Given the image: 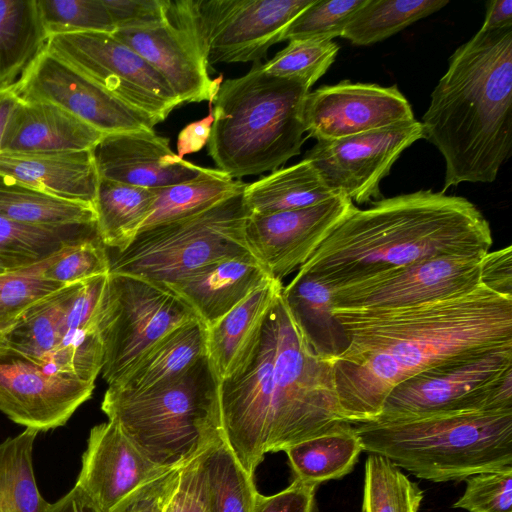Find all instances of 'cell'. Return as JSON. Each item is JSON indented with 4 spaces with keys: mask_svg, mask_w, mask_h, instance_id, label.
Masks as SVG:
<instances>
[{
    "mask_svg": "<svg viewBox=\"0 0 512 512\" xmlns=\"http://www.w3.org/2000/svg\"><path fill=\"white\" fill-rule=\"evenodd\" d=\"M104 349L98 328L66 332L48 356L45 367L52 372L94 383L102 370Z\"/></svg>",
    "mask_w": 512,
    "mask_h": 512,
    "instance_id": "obj_42",
    "label": "cell"
},
{
    "mask_svg": "<svg viewBox=\"0 0 512 512\" xmlns=\"http://www.w3.org/2000/svg\"><path fill=\"white\" fill-rule=\"evenodd\" d=\"M37 2L48 36L74 32L113 33L116 30L103 0H37Z\"/></svg>",
    "mask_w": 512,
    "mask_h": 512,
    "instance_id": "obj_43",
    "label": "cell"
},
{
    "mask_svg": "<svg viewBox=\"0 0 512 512\" xmlns=\"http://www.w3.org/2000/svg\"><path fill=\"white\" fill-rule=\"evenodd\" d=\"M61 248L43 259L0 273V334L32 305L64 287L45 276Z\"/></svg>",
    "mask_w": 512,
    "mask_h": 512,
    "instance_id": "obj_40",
    "label": "cell"
},
{
    "mask_svg": "<svg viewBox=\"0 0 512 512\" xmlns=\"http://www.w3.org/2000/svg\"><path fill=\"white\" fill-rule=\"evenodd\" d=\"M420 123L445 160L440 192L497 178L512 148V27L478 31L454 51Z\"/></svg>",
    "mask_w": 512,
    "mask_h": 512,
    "instance_id": "obj_4",
    "label": "cell"
},
{
    "mask_svg": "<svg viewBox=\"0 0 512 512\" xmlns=\"http://www.w3.org/2000/svg\"><path fill=\"white\" fill-rule=\"evenodd\" d=\"M482 257H435L347 282L331 290L333 307L402 308L469 292Z\"/></svg>",
    "mask_w": 512,
    "mask_h": 512,
    "instance_id": "obj_13",
    "label": "cell"
},
{
    "mask_svg": "<svg viewBox=\"0 0 512 512\" xmlns=\"http://www.w3.org/2000/svg\"><path fill=\"white\" fill-rule=\"evenodd\" d=\"M157 198V189L99 178L94 202L96 229L106 248H126L140 231Z\"/></svg>",
    "mask_w": 512,
    "mask_h": 512,
    "instance_id": "obj_30",
    "label": "cell"
},
{
    "mask_svg": "<svg viewBox=\"0 0 512 512\" xmlns=\"http://www.w3.org/2000/svg\"><path fill=\"white\" fill-rule=\"evenodd\" d=\"M0 217L40 227L96 225L94 206L51 196L2 174Z\"/></svg>",
    "mask_w": 512,
    "mask_h": 512,
    "instance_id": "obj_33",
    "label": "cell"
},
{
    "mask_svg": "<svg viewBox=\"0 0 512 512\" xmlns=\"http://www.w3.org/2000/svg\"><path fill=\"white\" fill-rule=\"evenodd\" d=\"M355 204L338 194L314 206L250 214L245 228L252 255L281 281L297 271Z\"/></svg>",
    "mask_w": 512,
    "mask_h": 512,
    "instance_id": "obj_18",
    "label": "cell"
},
{
    "mask_svg": "<svg viewBox=\"0 0 512 512\" xmlns=\"http://www.w3.org/2000/svg\"><path fill=\"white\" fill-rule=\"evenodd\" d=\"M0 336H1V334H0Z\"/></svg>",
    "mask_w": 512,
    "mask_h": 512,
    "instance_id": "obj_58",
    "label": "cell"
},
{
    "mask_svg": "<svg viewBox=\"0 0 512 512\" xmlns=\"http://www.w3.org/2000/svg\"><path fill=\"white\" fill-rule=\"evenodd\" d=\"M45 49L159 123L181 104L159 73L112 33L55 34L49 36Z\"/></svg>",
    "mask_w": 512,
    "mask_h": 512,
    "instance_id": "obj_12",
    "label": "cell"
},
{
    "mask_svg": "<svg viewBox=\"0 0 512 512\" xmlns=\"http://www.w3.org/2000/svg\"><path fill=\"white\" fill-rule=\"evenodd\" d=\"M208 512H252L258 491L225 441L203 454Z\"/></svg>",
    "mask_w": 512,
    "mask_h": 512,
    "instance_id": "obj_38",
    "label": "cell"
},
{
    "mask_svg": "<svg viewBox=\"0 0 512 512\" xmlns=\"http://www.w3.org/2000/svg\"><path fill=\"white\" fill-rule=\"evenodd\" d=\"M212 123L213 114L211 110L207 117L187 125L178 135L177 155L183 158L187 154L201 150L208 143Z\"/></svg>",
    "mask_w": 512,
    "mask_h": 512,
    "instance_id": "obj_52",
    "label": "cell"
},
{
    "mask_svg": "<svg viewBox=\"0 0 512 512\" xmlns=\"http://www.w3.org/2000/svg\"><path fill=\"white\" fill-rule=\"evenodd\" d=\"M0 174L51 196L92 206L99 183L92 150L0 152Z\"/></svg>",
    "mask_w": 512,
    "mask_h": 512,
    "instance_id": "obj_24",
    "label": "cell"
},
{
    "mask_svg": "<svg viewBox=\"0 0 512 512\" xmlns=\"http://www.w3.org/2000/svg\"><path fill=\"white\" fill-rule=\"evenodd\" d=\"M338 51L339 46L332 40L292 39L261 68L268 74L295 79L311 88L332 65Z\"/></svg>",
    "mask_w": 512,
    "mask_h": 512,
    "instance_id": "obj_41",
    "label": "cell"
},
{
    "mask_svg": "<svg viewBox=\"0 0 512 512\" xmlns=\"http://www.w3.org/2000/svg\"><path fill=\"white\" fill-rule=\"evenodd\" d=\"M492 242L489 222L468 199L419 190L354 205L297 272L332 290L430 258L482 257Z\"/></svg>",
    "mask_w": 512,
    "mask_h": 512,
    "instance_id": "obj_3",
    "label": "cell"
},
{
    "mask_svg": "<svg viewBox=\"0 0 512 512\" xmlns=\"http://www.w3.org/2000/svg\"><path fill=\"white\" fill-rule=\"evenodd\" d=\"M507 27H512V1H489L487 3L485 19L479 31L489 32Z\"/></svg>",
    "mask_w": 512,
    "mask_h": 512,
    "instance_id": "obj_53",
    "label": "cell"
},
{
    "mask_svg": "<svg viewBox=\"0 0 512 512\" xmlns=\"http://www.w3.org/2000/svg\"><path fill=\"white\" fill-rule=\"evenodd\" d=\"M442 0H366L352 15L341 37L358 46L380 42L442 9Z\"/></svg>",
    "mask_w": 512,
    "mask_h": 512,
    "instance_id": "obj_36",
    "label": "cell"
},
{
    "mask_svg": "<svg viewBox=\"0 0 512 512\" xmlns=\"http://www.w3.org/2000/svg\"><path fill=\"white\" fill-rule=\"evenodd\" d=\"M203 454L182 468L180 482L185 494L183 512H208Z\"/></svg>",
    "mask_w": 512,
    "mask_h": 512,
    "instance_id": "obj_51",
    "label": "cell"
},
{
    "mask_svg": "<svg viewBox=\"0 0 512 512\" xmlns=\"http://www.w3.org/2000/svg\"><path fill=\"white\" fill-rule=\"evenodd\" d=\"M92 154L99 178L150 189L194 179L205 170L178 156L169 139L154 130L104 135Z\"/></svg>",
    "mask_w": 512,
    "mask_h": 512,
    "instance_id": "obj_21",
    "label": "cell"
},
{
    "mask_svg": "<svg viewBox=\"0 0 512 512\" xmlns=\"http://www.w3.org/2000/svg\"><path fill=\"white\" fill-rule=\"evenodd\" d=\"M38 431L25 428L0 442V512H46L48 503L38 490L33 446Z\"/></svg>",
    "mask_w": 512,
    "mask_h": 512,
    "instance_id": "obj_35",
    "label": "cell"
},
{
    "mask_svg": "<svg viewBox=\"0 0 512 512\" xmlns=\"http://www.w3.org/2000/svg\"><path fill=\"white\" fill-rule=\"evenodd\" d=\"M362 448L432 482L512 466V410H466L353 424Z\"/></svg>",
    "mask_w": 512,
    "mask_h": 512,
    "instance_id": "obj_6",
    "label": "cell"
},
{
    "mask_svg": "<svg viewBox=\"0 0 512 512\" xmlns=\"http://www.w3.org/2000/svg\"><path fill=\"white\" fill-rule=\"evenodd\" d=\"M423 498L419 485L388 458L368 456L361 512H418Z\"/></svg>",
    "mask_w": 512,
    "mask_h": 512,
    "instance_id": "obj_39",
    "label": "cell"
},
{
    "mask_svg": "<svg viewBox=\"0 0 512 512\" xmlns=\"http://www.w3.org/2000/svg\"><path fill=\"white\" fill-rule=\"evenodd\" d=\"M207 354V327L196 318L165 335L109 387L147 390L179 376Z\"/></svg>",
    "mask_w": 512,
    "mask_h": 512,
    "instance_id": "obj_26",
    "label": "cell"
},
{
    "mask_svg": "<svg viewBox=\"0 0 512 512\" xmlns=\"http://www.w3.org/2000/svg\"><path fill=\"white\" fill-rule=\"evenodd\" d=\"M171 469L149 460L108 420L90 430L74 486L98 512H114L132 494Z\"/></svg>",
    "mask_w": 512,
    "mask_h": 512,
    "instance_id": "obj_19",
    "label": "cell"
},
{
    "mask_svg": "<svg viewBox=\"0 0 512 512\" xmlns=\"http://www.w3.org/2000/svg\"><path fill=\"white\" fill-rule=\"evenodd\" d=\"M480 283L491 290L512 295V248L488 251L480 260Z\"/></svg>",
    "mask_w": 512,
    "mask_h": 512,
    "instance_id": "obj_50",
    "label": "cell"
},
{
    "mask_svg": "<svg viewBox=\"0 0 512 512\" xmlns=\"http://www.w3.org/2000/svg\"><path fill=\"white\" fill-rule=\"evenodd\" d=\"M362 451L360 436L349 422L284 450L295 479L314 487L350 473Z\"/></svg>",
    "mask_w": 512,
    "mask_h": 512,
    "instance_id": "obj_27",
    "label": "cell"
},
{
    "mask_svg": "<svg viewBox=\"0 0 512 512\" xmlns=\"http://www.w3.org/2000/svg\"><path fill=\"white\" fill-rule=\"evenodd\" d=\"M219 397L225 442L253 478L265 454L346 422L330 360L313 347L282 290L246 362L220 380Z\"/></svg>",
    "mask_w": 512,
    "mask_h": 512,
    "instance_id": "obj_2",
    "label": "cell"
},
{
    "mask_svg": "<svg viewBox=\"0 0 512 512\" xmlns=\"http://www.w3.org/2000/svg\"><path fill=\"white\" fill-rule=\"evenodd\" d=\"M314 0L170 1L168 15L209 64L257 62Z\"/></svg>",
    "mask_w": 512,
    "mask_h": 512,
    "instance_id": "obj_10",
    "label": "cell"
},
{
    "mask_svg": "<svg viewBox=\"0 0 512 512\" xmlns=\"http://www.w3.org/2000/svg\"><path fill=\"white\" fill-rule=\"evenodd\" d=\"M282 288L281 281L268 279L207 328L208 356L220 380L234 374L246 362Z\"/></svg>",
    "mask_w": 512,
    "mask_h": 512,
    "instance_id": "obj_25",
    "label": "cell"
},
{
    "mask_svg": "<svg viewBox=\"0 0 512 512\" xmlns=\"http://www.w3.org/2000/svg\"><path fill=\"white\" fill-rule=\"evenodd\" d=\"M347 340L330 359L342 418L375 421L388 394L421 373L512 348V295L483 284L392 309L333 307Z\"/></svg>",
    "mask_w": 512,
    "mask_h": 512,
    "instance_id": "obj_1",
    "label": "cell"
},
{
    "mask_svg": "<svg viewBox=\"0 0 512 512\" xmlns=\"http://www.w3.org/2000/svg\"><path fill=\"white\" fill-rule=\"evenodd\" d=\"M19 101L15 84L0 88V151L7 124Z\"/></svg>",
    "mask_w": 512,
    "mask_h": 512,
    "instance_id": "obj_55",
    "label": "cell"
},
{
    "mask_svg": "<svg viewBox=\"0 0 512 512\" xmlns=\"http://www.w3.org/2000/svg\"><path fill=\"white\" fill-rule=\"evenodd\" d=\"M7 270V268L4 266V264L0 261V273Z\"/></svg>",
    "mask_w": 512,
    "mask_h": 512,
    "instance_id": "obj_57",
    "label": "cell"
},
{
    "mask_svg": "<svg viewBox=\"0 0 512 512\" xmlns=\"http://www.w3.org/2000/svg\"><path fill=\"white\" fill-rule=\"evenodd\" d=\"M305 133L317 141L334 140L407 123L414 114L396 85L348 80L308 92L303 104Z\"/></svg>",
    "mask_w": 512,
    "mask_h": 512,
    "instance_id": "obj_17",
    "label": "cell"
},
{
    "mask_svg": "<svg viewBox=\"0 0 512 512\" xmlns=\"http://www.w3.org/2000/svg\"><path fill=\"white\" fill-rule=\"evenodd\" d=\"M79 283L66 285L32 305L1 334L0 346L45 367L64 337L66 315Z\"/></svg>",
    "mask_w": 512,
    "mask_h": 512,
    "instance_id": "obj_29",
    "label": "cell"
},
{
    "mask_svg": "<svg viewBox=\"0 0 512 512\" xmlns=\"http://www.w3.org/2000/svg\"><path fill=\"white\" fill-rule=\"evenodd\" d=\"M196 318L167 286L110 272L98 317L104 349L103 379L108 386L115 384L165 335Z\"/></svg>",
    "mask_w": 512,
    "mask_h": 512,
    "instance_id": "obj_9",
    "label": "cell"
},
{
    "mask_svg": "<svg viewBox=\"0 0 512 512\" xmlns=\"http://www.w3.org/2000/svg\"><path fill=\"white\" fill-rule=\"evenodd\" d=\"M184 488L179 481V485L177 487V490L173 494L172 498L170 499L169 503L167 504L164 512H183L184 509Z\"/></svg>",
    "mask_w": 512,
    "mask_h": 512,
    "instance_id": "obj_56",
    "label": "cell"
},
{
    "mask_svg": "<svg viewBox=\"0 0 512 512\" xmlns=\"http://www.w3.org/2000/svg\"><path fill=\"white\" fill-rule=\"evenodd\" d=\"M46 512H98L86 496L73 487L55 503H50Z\"/></svg>",
    "mask_w": 512,
    "mask_h": 512,
    "instance_id": "obj_54",
    "label": "cell"
},
{
    "mask_svg": "<svg viewBox=\"0 0 512 512\" xmlns=\"http://www.w3.org/2000/svg\"><path fill=\"white\" fill-rule=\"evenodd\" d=\"M98 236L96 225L40 227L0 217V261L9 269L43 259L66 244Z\"/></svg>",
    "mask_w": 512,
    "mask_h": 512,
    "instance_id": "obj_37",
    "label": "cell"
},
{
    "mask_svg": "<svg viewBox=\"0 0 512 512\" xmlns=\"http://www.w3.org/2000/svg\"><path fill=\"white\" fill-rule=\"evenodd\" d=\"M336 195L305 159L246 184L243 191V199L250 214L306 208Z\"/></svg>",
    "mask_w": 512,
    "mask_h": 512,
    "instance_id": "obj_28",
    "label": "cell"
},
{
    "mask_svg": "<svg viewBox=\"0 0 512 512\" xmlns=\"http://www.w3.org/2000/svg\"><path fill=\"white\" fill-rule=\"evenodd\" d=\"M309 90L301 81L266 73L258 63L245 75L221 82L207 143L217 169L240 179L272 172L298 155Z\"/></svg>",
    "mask_w": 512,
    "mask_h": 512,
    "instance_id": "obj_5",
    "label": "cell"
},
{
    "mask_svg": "<svg viewBox=\"0 0 512 512\" xmlns=\"http://www.w3.org/2000/svg\"><path fill=\"white\" fill-rule=\"evenodd\" d=\"M112 34L159 73L181 104L213 101L222 76H209L208 64L193 39L169 15L153 24L117 28Z\"/></svg>",
    "mask_w": 512,
    "mask_h": 512,
    "instance_id": "obj_20",
    "label": "cell"
},
{
    "mask_svg": "<svg viewBox=\"0 0 512 512\" xmlns=\"http://www.w3.org/2000/svg\"><path fill=\"white\" fill-rule=\"evenodd\" d=\"M246 184L217 168H205L194 179L157 189V198L141 229L199 213L243 192Z\"/></svg>",
    "mask_w": 512,
    "mask_h": 512,
    "instance_id": "obj_34",
    "label": "cell"
},
{
    "mask_svg": "<svg viewBox=\"0 0 512 512\" xmlns=\"http://www.w3.org/2000/svg\"><path fill=\"white\" fill-rule=\"evenodd\" d=\"M48 37L37 0H0V88L15 84Z\"/></svg>",
    "mask_w": 512,
    "mask_h": 512,
    "instance_id": "obj_32",
    "label": "cell"
},
{
    "mask_svg": "<svg viewBox=\"0 0 512 512\" xmlns=\"http://www.w3.org/2000/svg\"><path fill=\"white\" fill-rule=\"evenodd\" d=\"M117 28L140 27L165 19L170 0H103Z\"/></svg>",
    "mask_w": 512,
    "mask_h": 512,
    "instance_id": "obj_48",
    "label": "cell"
},
{
    "mask_svg": "<svg viewBox=\"0 0 512 512\" xmlns=\"http://www.w3.org/2000/svg\"><path fill=\"white\" fill-rule=\"evenodd\" d=\"M249 215L241 192L199 213L141 229L126 248L109 255L110 272L169 286L218 260L250 256Z\"/></svg>",
    "mask_w": 512,
    "mask_h": 512,
    "instance_id": "obj_8",
    "label": "cell"
},
{
    "mask_svg": "<svg viewBox=\"0 0 512 512\" xmlns=\"http://www.w3.org/2000/svg\"><path fill=\"white\" fill-rule=\"evenodd\" d=\"M110 273V257L98 236L66 244L45 276L62 285H70Z\"/></svg>",
    "mask_w": 512,
    "mask_h": 512,
    "instance_id": "obj_45",
    "label": "cell"
},
{
    "mask_svg": "<svg viewBox=\"0 0 512 512\" xmlns=\"http://www.w3.org/2000/svg\"><path fill=\"white\" fill-rule=\"evenodd\" d=\"M94 388L0 346V411L18 425L38 432L63 426Z\"/></svg>",
    "mask_w": 512,
    "mask_h": 512,
    "instance_id": "obj_16",
    "label": "cell"
},
{
    "mask_svg": "<svg viewBox=\"0 0 512 512\" xmlns=\"http://www.w3.org/2000/svg\"><path fill=\"white\" fill-rule=\"evenodd\" d=\"M466 410H512V348L430 370L398 384L375 421Z\"/></svg>",
    "mask_w": 512,
    "mask_h": 512,
    "instance_id": "obj_11",
    "label": "cell"
},
{
    "mask_svg": "<svg viewBox=\"0 0 512 512\" xmlns=\"http://www.w3.org/2000/svg\"><path fill=\"white\" fill-rule=\"evenodd\" d=\"M15 88L20 99L51 102L104 135L154 130L159 123L45 48L15 82Z\"/></svg>",
    "mask_w": 512,
    "mask_h": 512,
    "instance_id": "obj_15",
    "label": "cell"
},
{
    "mask_svg": "<svg viewBox=\"0 0 512 512\" xmlns=\"http://www.w3.org/2000/svg\"><path fill=\"white\" fill-rule=\"evenodd\" d=\"M423 138L416 119L387 128L334 140H322L304 158L335 193L353 203L381 199L380 182L401 153Z\"/></svg>",
    "mask_w": 512,
    "mask_h": 512,
    "instance_id": "obj_14",
    "label": "cell"
},
{
    "mask_svg": "<svg viewBox=\"0 0 512 512\" xmlns=\"http://www.w3.org/2000/svg\"><path fill=\"white\" fill-rule=\"evenodd\" d=\"M103 136L51 102L20 99L7 124L0 152L86 151L92 150Z\"/></svg>",
    "mask_w": 512,
    "mask_h": 512,
    "instance_id": "obj_22",
    "label": "cell"
},
{
    "mask_svg": "<svg viewBox=\"0 0 512 512\" xmlns=\"http://www.w3.org/2000/svg\"><path fill=\"white\" fill-rule=\"evenodd\" d=\"M316 488L294 478L276 494L265 496L258 492L252 512H314Z\"/></svg>",
    "mask_w": 512,
    "mask_h": 512,
    "instance_id": "obj_49",
    "label": "cell"
},
{
    "mask_svg": "<svg viewBox=\"0 0 512 512\" xmlns=\"http://www.w3.org/2000/svg\"><path fill=\"white\" fill-rule=\"evenodd\" d=\"M182 468H173L145 485L126 499L114 512H164L177 490Z\"/></svg>",
    "mask_w": 512,
    "mask_h": 512,
    "instance_id": "obj_47",
    "label": "cell"
},
{
    "mask_svg": "<svg viewBox=\"0 0 512 512\" xmlns=\"http://www.w3.org/2000/svg\"><path fill=\"white\" fill-rule=\"evenodd\" d=\"M282 295L317 352L328 360L347 346L345 333L333 314L331 289L315 278L296 272Z\"/></svg>",
    "mask_w": 512,
    "mask_h": 512,
    "instance_id": "obj_31",
    "label": "cell"
},
{
    "mask_svg": "<svg viewBox=\"0 0 512 512\" xmlns=\"http://www.w3.org/2000/svg\"><path fill=\"white\" fill-rule=\"evenodd\" d=\"M366 0H314L286 28L282 41L332 40L341 36L352 15Z\"/></svg>",
    "mask_w": 512,
    "mask_h": 512,
    "instance_id": "obj_44",
    "label": "cell"
},
{
    "mask_svg": "<svg viewBox=\"0 0 512 512\" xmlns=\"http://www.w3.org/2000/svg\"><path fill=\"white\" fill-rule=\"evenodd\" d=\"M272 277L252 255L218 260L167 286L208 328Z\"/></svg>",
    "mask_w": 512,
    "mask_h": 512,
    "instance_id": "obj_23",
    "label": "cell"
},
{
    "mask_svg": "<svg viewBox=\"0 0 512 512\" xmlns=\"http://www.w3.org/2000/svg\"><path fill=\"white\" fill-rule=\"evenodd\" d=\"M219 385L207 354L147 390L108 386L101 410L149 460L166 468L184 467L225 441Z\"/></svg>",
    "mask_w": 512,
    "mask_h": 512,
    "instance_id": "obj_7",
    "label": "cell"
},
{
    "mask_svg": "<svg viewBox=\"0 0 512 512\" xmlns=\"http://www.w3.org/2000/svg\"><path fill=\"white\" fill-rule=\"evenodd\" d=\"M453 508L468 512H512V466L471 475Z\"/></svg>",
    "mask_w": 512,
    "mask_h": 512,
    "instance_id": "obj_46",
    "label": "cell"
}]
</instances>
